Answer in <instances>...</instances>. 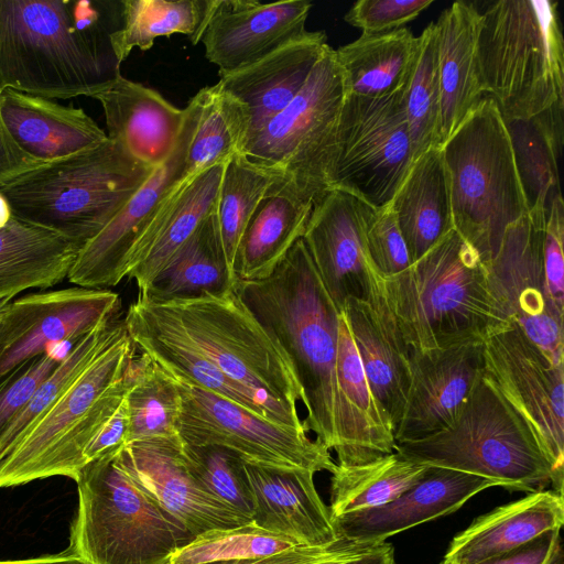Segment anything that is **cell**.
<instances>
[{"label": "cell", "mask_w": 564, "mask_h": 564, "mask_svg": "<svg viewBox=\"0 0 564 564\" xmlns=\"http://www.w3.org/2000/svg\"><path fill=\"white\" fill-rule=\"evenodd\" d=\"M403 105L414 161L440 145L441 90L435 23L417 36L416 51L403 88Z\"/></svg>", "instance_id": "44"}, {"label": "cell", "mask_w": 564, "mask_h": 564, "mask_svg": "<svg viewBox=\"0 0 564 564\" xmlns=\"http://www.w3.org/2000/svg\"><path fill=\"white\" fill-rule=\"evenodd\" d=\"M563 522V496L552 489L529 492L477 517L453 538L444 558L455 564H477L547 531L561 530Z\"/></svg>", "instance_id": "31"}, {"label": "cell", "mask_w": 564, "mask_h": 564, "mask_svg": "<svg viewBox=\"0 0 564 564\" xmlns=\"http://www.w3.org/2000/svg\"><path fill=\"white\" fill-rule=\"evenodd\" d=\"M58 361L48 350L23 364L0 382V436Z\"/></svg>", "instance_id": "49"}, {"label": "cell", "mask_w": 564, "mask_h": 564, "mask_svg": "<svg viewBox=\"0 0 564 564\" xmlns=\"http://www.w3.org/2000/svg\"><path fill=\"white\" fill-rule=\"evenodd\" d=\"M121 1L0 0V93L93 97L119 76Z\"/></svg>", "instance_id": "1"}, {"label": "cell", "mask_w": 564, "mask_h": 564, "mask_svg": "<svg viewBox=\"0 0 564 564\" xmlns=\"http://www.w3.org/2000/svg\"><path fill=\"white\" fill-rule=\"evenodd\" d=\"M326 45L325 32L307 31L252 65L219 74L218 83L249 112V139L297 96Z\"/></svg>", "instance_id": "29"}, {"label": "cell", "mask_w": 564, "mask_h": 564, "mask_svg": "<svg viewBox=\"0 0 564 564\" xmlns=\"http://www.w3.org/2000/svg\"><path fill=\"white\" fill-rule=\"evenodd\" d=\"M188 105L193 124L185 155V177L242 154L250 134V116L240 100L217 83L202 88Z\"/></svg>", "instance_id": "37"}, {"label": "cell", "mask_w": 564, "mask_h": 564, "mask_svg": "<svg viewBox=\"0 0 564 564\" xmlns=\"http://www.w3.org/2000/svg\"><path fill=\"white\" fill-rule=\"evenodd\" d=\"M216 210L197 228L151 285L139 292L152 301L219 294L234 288Z\"/></svg>", "instance_id": "39"}, {"label": "cell", "mask_w": 564, "mask_h": 564, "mask_svg": "<svg viewBox=\"0 0 564 564\" xmlns=\"http://www.w3.org/2000/svg\"><path fill=\"white\" fill-rule=\"evenodd\" d=\"M252 491L251 521L304 546H323L339 539L329 507L319 497L314 471L257 466L243 462Z\"/></svg>", "instance_id": "27"}, {"label": "cell", "mask_w": 564, "mask_h": 564, "mask_svg": "<svg viewBox=\"0 0 564 564\" xmlns=\"http://www.w3.org/2000/svg\"><path fill=\"white\" fill-rule=\"evenodd\" d=\"M155 169L110 139L45 162L0 185L12 215L80 246L94 238Z\"/></svg>", "instance_id": "4"}, {"label": "cell", "mask_w": 564, "mask_h": 564, "mask_svg": "<svg viewBox=\"0 0 564 564\" xmlns=\"http://www.w3.org/2000/svg\"><path fill=\"white\" fill-rule=\"evenodd\" d=\"M0 115L19 147L42 162L76 154L108 138L83 109L13 89L0 93Z\"/></svg>", "instance_id": "30"}, {"label": "cell", "mask_w": 564, "mask_h": 564, "mask_svg": "<svg viewBox=\"0 0 564 564\" xmlns=\"http://www.w3.org/2000/svg\"><path fill=\"white\" fill-rule=\"evenodd\" d=\"M135 351L126 328L96 356L0 462V489L76 479L86 449L127 397Z\"/></svg>", "instance_id": "6"}, {"label": "cell", "mask_w": 564, "mask_h": 564, "mask_svg": "<svg viewBox=\"0 0 564 564\" xmlns=\"http://www.w3.org/2000/svg\"><path fill=\"white\" fill-rule=\"evenodd\" d=\"M417 37L400 28L390 32L362 33L335 50L346 95L380 97L401 90L409 78Z\"/></svg>", "instance_id": "38"}, {"label": "cell", "mask_w": 564, "mask_h": 564, "mask_svg": "<svg viewBox=\"0 0 564 564\" xmlns=\"http://www.w3.org/2000/svg\"><path fill=\"white\" fill-rule=\"evenodd\" d=\"M12 217L11 208L7 199L0 194V229L3 228Z\"/></svg>", "instance_id": "58"}, {"label": "cell", "mask_w": 564, "mask_h": 564, "mask_svg": "<svg viewBox=\"0 0 564 564\" xmlns=\"http://www.w3.org/2000/svg\"><path fill=\"white\" fill-rule=\"evenodd\" d=\"M340 312L370 388L395 432L410 387V349L389 306L382 276L372 262L365 299L348 297Z\"/></svg>", "instance_id": "22"}, {"label": "cell", "mask_w": 564, "mask_h": 564, "mask_svg": "<svg viewBox=\"0 0 564 564\" xmlns=\"http://www.w3.org/2000/svg\"><path fill=\"white\" fill-rule=\"evenodd\" d=\"M154 302L210 362L260 398L281 423L304 425L297 412V402L304 403V395L293 365L235 285L219 294Z\"/></svg>", "instance_id": "10"}, {"label": "cell", "mask_w": 564, "mask_h": 564, "mask_svg": "<svg viewBox=\"0 0 564 564\" xmlns=\"http://www.w3.org/2000/svg\"><path fill=\"white\" fill-rule=\"evenodd\" d=\"M0 564H90L82 558L73 556L65 551L57 554L44 555L26 560L0 561Z\"/></svg>", "instance_id": "57"}, {"label": "cell", "mask_w": 564, "mask_h": 564, "mask_svg": "<svg viewBox=\"0 0 564 564\" xmlns=\"http://www.w3.org/2000/svg\"><path fill=\"white\" fill-rule=\"evenodd\" d=\"M375 209L357 197L327 191L313 206L302 237L326 291L341 311L368 288L366 230Z\"/></svg>", "instance_id": "21"}, {"label": "cell", "mask_w": 564, "mask_h": 564, "mask_svg": "<svg viewBox=\"0 0 564 564\" xmlns=\"http://www.w3.org/2000/svg\"><path fill=\"white\" fill-rule=\"evenodd\" d=\"M499 482L454 469L427 466L424 476L392 501L332 518L338 539L376 545L394 534L457 511Z\"/></svg>", "instance_id": "23"}, {"label": "cell", "mask_w": 564, "mask_h": 564, "mask_svg": "<svg viewBox=\"0 0 564 564\" xmlns=\"http://www.w3.org/2000/svg\"><path fill=\"white\" fill-rule=\"evenodd\" d=\"M185 111V122L172 156L154 170L94 238L82 246L67 275L70 283L88 289H107L128 276L130 254L145 224L160 200L185 177V155L193 124L188 105Z\"/></svg>", "instance_id": "19"}, {"label": "cell", "mask_w": 564, "mask_h": 564, "mask_svg": "<svg viewBox=\"0 0 564 564\" xmlns=\"http://www.w3.org/2000/svg\"><path fill=\"white\" fill-rule=\"evenodd\" d=\"M135 357L131 364L132 382L126 397V445L159 438H181L177 432L181 394L176 380L148 356L140 354L139 358Z\"/></svg>", "instance_id": "42"}, {"label": "cell", "mask_w": 564, "mask_h": 564, "mask_svg": "<svg viewBox=\"0 0 564 564\" xmlns=\"http://www.w3.org/2000/svg\"><path fill=\"white\" fill-rule=\"evenodd\" d=\"M367 252L382 276L398 274L412 264L398 221L390 206L375 209L366 230Z\"/></svg>", "instance_id": "48"}, {"label": "cell", "mask_w": 564, "mask_h": 564, "mask_svg": "<svg viewBox=\"0 0 564 564\" xmlns=\"http://www.w3.org/2000/svg\"><path fill=\"white\" fill-rule=\"evenodd\" d=\"M130 479L192 534L251 522L214 496L187 469L181 438L124 445L116 455Z\"/></svg>", "instance_id": "17"}, {"label": "cell", "mask_w": 564, "mask_h": 564, "mask_svg": "<svg viewBox=\"0 0 564 564\" xmlns=\"http://www.w3.org/2000/svg\"><path fill=\"white\" fill-rule=\"evenodd\" d=\"M313 206L280 178L274 182L238 243L232 265L236 280L259 281L271 275L303 237Z\"/></svg>", "instance_id": "33"}, {"label": "cell", "mask_w": 564, "mask_h": 564, "mask_svg": "<svg viewBox=\"0 0 564 564\" xmlns=\"http://www.w3.org/2000/svg\"><path fill=\"white\" fill-rule=\"evenodd\" d=\"M337 465L352 466L392 454L394 430L376 399L340 312L337 341Z\"/></svg>", "instance_id": "28"}, {"label": "cell", "mask_w": 564, "mask_h": 564, "mask_svg": "<svg viewBox=\"0 0 564 564\" xmlns=\"http://www.w3.org/2000/svg\"><path fill=\"white\" fill-rule=\"evenodd\" d=\"M312 2L209 0L198 42L218 74L245 68L304 35Z\"/></svg>", "instance_id": "18"}, {"label": "cell", "mask_w": 564, "mask_h": 564, "mask_svg": "<svg viewBox=\"0 0 564 564\" xmlns=\"http://www.w3.org/2000/svg\"><path fill=\"white\" fill-rule=\"evenodd\" d=\"M111 453L78 473L66 553L90 564H166L196 536L143 492Z\"/></svg>", "instance_id": "8"}, {"label": "cell", "mask_w": 564, "mask_h": 564, "mask_svg": "<svg viewBox=\"0 0 564 564\" xmlns=\"http://www.w3.org/2000/svg\"><path fill=\"white\" fill-rule=\"evenodd\" d=\"M564 202L556 198L546 217L542 252L545 280L555 305L564 311Z\"/></svg>", "instance_id": "51"}, {"label": "cell", "mask_w": 564, "mask_h": 564, "mask_svg": "<svg viewBox=\"0 0 564 564\" xmlns=\"http://www.w3.org/2000/svg\"><path fill=\"white\" fill-rule=\"evenodd\" d=\"M482 378L522 416L563 496L564 365H555L513 322L484 343Z\"/></svg>", "instance_id": "14"}, {"label": "cell", "mask_w": 564, "mask_h": 564, "mask_svg": "<svg viewBox=\"0 0 564 564\" xmlns=\"http://www.w3.org/2000/svg\"><path fill=\"white\" fill-rule=\"evenodd\" d=\"M345 562V561H344ZM343 562H338V561H328V562H321V563H316V564H340Z\"/></svg>", "instance_id": "60"}, {"label": "cell", "mask_w": 564, "mask_h": 564, "mask_svg": "<svg viewBox=\"0 0 564 564\" xmlns=\"http://www.w3.org/2000/svg\"><path fill=\"white\" fill-rule=\"evenodd\" d=\"M505 124L528 215L545 225L552 203L562 197L558 161L564 142V107L530 119H508Z\"/></svg>", "instance_id": "36"}, {"label": "cell", "mask_w": 564, "mask_h": 564, "mask_svg": "<svg viewBox=\"0 0 564 564\" xmlns=\"http://www.w3.org/2000/svg\"><path fill=\"white\" fill-rule=\"evenodd\" d=\"M82 246L12 215L0 229V301L28 289H47L65 278Z\"/></svg>", "instance_id": "35"}, {"label": "cell", "mask_w": 564, "mask_h": 564, "mask_svg": "<svg viewBox=\"0 0 564 564\" xmlns=\"http://www.w3.org/2000/svg\"><path fill=\"white\" fill-rule=\"evenodd\" d=\"M126 328L124 319L118 316L101 323L72 344L66 355L35 390L24 409L1 434L0 462L75 378Z\"/></svg>", "instance_id": "43"}, {"label": "cell", "mask_w": 564, "mask_h": 564, "mask_svg": "<svg viewBox=\"0 0 564 564\" xmlns=\"http://www.w3.org/2000/svg\"><path fill=\"white\" fill-rule=\"evenodd\" d=\"M340 564H395L394 547L391 543L382 542Z\"/></svg>", "instance_id": "56"}, {"label": "cell", "mask_w": 564, "mask_h": 564, "mask_svg": "<svg viewBox=\"0 0 564 564\" xmlns=\"http://www.w3.org/2000/svg\"><path fill=\"white\" fill-rule=\"evenodd\" d=\"M484 344L409 351L410 387L395 443L417 441L448 427L481 377Z\"/></svg>", "instance_id": "20"}, {"label": "cell", "mask_w": 564, "mask_h": 564, "mask_svg": "<svg viewBox=\"0 0 564 564\" xmlns=\"http://www.w3.org/2000/svg\"><path fill=\"white\" fill-rule=\"evenodd\" d=\"M394 452L419 465L495 480L511 491L546 489L553 478L529 425L482 376L448 427L395 443Z\"/></svg>", "instance_id": "9"}, {"label": "cell", "mask_w": 564, "mask_h": 564, "mask_svg": "<svg viewBox=\"0 0 564 564\" xmlns=\"http://www.w3.org/2000/svg\"><path fill=\"white\" fill-rule=\"evenodd\" d=\"M477 61L484 93L505 120L564 107V40L557 2L500 0L480 12Z\"/></svg>", "instance_id": "5"}, {"label": "cell", "mask_w": 564, "mask_h": 564, "mask_svg": "<svg viewBox=\"0 0 564 564\" xmlns=\"http://www.w3.org/2000/svg\"><path fill=\"white\" fill-rule=\"evenodd\" d=\"M438 564H455V563H453V562H451L448 560L443 558V561L440 562Z\"/></svg>", "instance_id": "61"}, {"label": "cell", "mask_w": 564, "mask_h": 564, "mask_svg": "<svg viewBox=\"0 0 564 564\" xmlns=\"http://www.w3.org/2000/svg\"><path fill=\"white\" fill-rule=\"evenodd\" d=\"M91 98L102 107L108 139L152 169L169 161L185 122V108L122 75Z\"/></svg>", "instance_id": "26"}, {"label": "cell", "mask_w": 564, "mask_h": 564, "mask_svg": "<svg viewBox=\"0 0 564 564\" xmlns=\"http://www.w3.org/2000/svg\"><path fill=\"white\" fill-rule=\"evenodd\" d=\"M434 23L442 147L485 96L477 61L480 11L471 2L456 1Z\"/></svg>", "instance_id": "32"}, {"label": "cell", "mask_w": 564, "mask_h": 564, "mask_svg": "<svg viewBox=\"0 0 564 564\" xmlns=\"http://www.w3.org/2000/svg\"><path fill=\"white\" fill-rule=\"evenodd\" d=\"M432 3L433 0H359L344 19L362 33L390 32L414 20Z\"/></svg>", "instance_id": "50"}, {"label": "cell", "mask_w": 564, "mask_h": 564, "mask_svg": "<svg viewBox=\"0 0 564 564\" xmlns=\"http://www.w3.org/2000/svg\"><path fill=\"white\" fill-rule=\"evenodd\" d=\"M121 300L108 289L83 286L30 293L10 301L0 317V382L51 345L87 335L120 316Z\"/></svg>", "instance_id": "16"}, {"label": "cell", "mask_w": 564, "mask_h": 564, "mask_svg": "<svg viewBox=\"0 0 564 564\" xmlns=\"http://www.w3.org/2000/svg\"><path fill=\"white\" fill-rule=\"evenodd\" d=\"M183 456L189 473L219 500L251 520L252 491L243 460L235 452L215 445L183 443Z\"/></svg>", "instance_id": "47"}, {"label": "cell", "mask_w": 564, "mask_h": 564, "mask_svg": "<svg viewBox=\"0 0 564 564\" xmlns=\"http://www.w3.org/2000/svg\"><path fill=\"white\" fill-rule=\"evenodd\" d=\"M477 564H564L561 530L547 531L514 550Z\"/></svg>", "instance_id": "53"}, {"label": "cell", "mask_w": 564, "mask_h": 564, "mask_svg": "<svg viewBox=\"0 0 564 564\" xmlns=\"http://www.w3.org/2000/svg\"><path fill=\"white\" fill-rule=\"evenodd\" d=\"M372 546L375 545L360 544L339 539L332 544L323 546L299 545L270 556L203 564H316L328 561L344 562L364 554Z\"/></svg>", "instance_id": "52"}, {"label": "cell", "mask_w": 564, "mask_h": 564, "mask_svg": "<svg viewBox=\"0 0 564 564\" xmlns=\"http://www.w3.org/2000/svg\"><path fill=\"white\" fill-rule=\"evenodd\" d=\"M123 319L135 349L174 379L217 393L261 417L281 423L260 398L210 362L159 303L139 293Z\"/></svg>", "instance_id": "24"}, {"label": "cell", "mask_w": 564, "mask_h": 564, "mask_svg": "<svg viewBox=\"0 0 564 564\" xmlns=\"http://www.w3.org/2000/svg\"><path fill=\"white\" fill-rule=\"evenodd\" d=\"M278 180L274 173L249 162L243 154L234 156L225 164L216 214L232 273L240 238L260 202Z\"/></svg>", "instance_id": "45"}, {"label": "cell", "mask_w": 564, "mask_h": 564, "mask_svg": "<svg viewBox=\"0 0 564 564\" xmlns=\"http://www.w3.org/2000/svg\"><path fill=\"white\" fill-rule=\"evenodd\" d=\"M403 88L380 97L346 95L328 191L348 193L373 209L391 203L414 162Z\"/></svg>", "instance_id": "12"}, {"label": "cell", "mask_w": 564, "mask_h": 564, "mask_svg": "<svg viewBox=\"0 0 564 564\" xmlns=\"http://www.w3.org/2000/svg\"><path fill=\"white\" fill-rule=\"evenodd\" d=\"M128 412L126 399L110 421L97 434L85 452V462L88 464L95 459L118 452L127 443Z\"/></svg>", "instance_id": "54"}, {"label": "cell", "mask_w": 564, "mask_h": 564, "mask_svg": "<svg viewBox=\"0 0 564 564\" xmlns=\"http://www.w3.org/2000/svg\"><path fill=\"white\" fill-rule=\"evenodd\" d=\"M43 163L19 147L0 115V185Z\"/></svg>", "instance_id": "55"}, {"label": "cell", "mask_w": 564, "mask_h": 564, "mask_svg": "<svg viewBox=\"0 0 564 564\" xmlns=\"http://www.w3.org/2000/svg\"><path fill=\"white\" fill-rule=\"evenodd\" d=\"M225 164L186 176L160 200L135 242L129 279L144 292L217 209Z\"/></svg>", "instance_id": "25"}, {"label": "cell", "mask_w": 564, "mask_h": 564, "mask_svg": "<svg viewBox=\"0 0 564 564\" xmlns=\"http://www.w3.org/2000/svg\"><path fill=\"white\" fill-rule=\"evenodd\" d=\"M382 280L411 350L484 344L511 324L489 291L479 257L455 230L408 269Z\"/></svg>", "instance_id": "3"}, {"label": "cell", "mask_w": 564, "mask_h": 564, "mask_svg": "<svg viewBox=\"0 0 564 564\" xmlns=\"http://www.w3.org/2000/svg\"><path fill=\"white\" fill-rule=\"evenodd\" d=\"M454 230L482 264L498 252L506 229L528 214L503 117L484 96L442 145Z\"/></svg>", "instance_id": "7"}, {"label": "cell", "mask_w": 564, "mask_h": 564, "mask_svg": "<svg viewBox=\"0 0 564 564\" xmlns=\"http://www.w3.org/2000/svg\"><path fill=\"white\" fill-rule=\"evenodd\" d=\"M9 302H4V301H0V317H1V313L4 308V306L8 304Z\"/></svg>", "instance_id": "59"}, {"label": "cell", "mask_w": 564, "mask_h": 564, "mask_svg": "<svg viewBox=\"0 0 564 564\" xmlns=\"http://www.w3.org/2000/svg\"><path fill=\"white\" fill-rule=\"evenodd\" d=\"M426 469L395 452L366 464L337 465L330 479L332 518L392 501L416 484Z\"/></svg>", "instance_id": "40"}, {"label": "cell", "mask_w": 564, "mask_h": 564, "mask_svg": "<svg viewBox=\"0 0 564 564\" xmlns=\"http://www.w3.org/2000/svg\"><path fill=\"white\" fill-rule=\"evenodd\" d=\"M208 7L209 0H121L122 24L111 35L118 59L122 63L134 47L148 51L156 39L176 33L197 44Z\"/></svg>", "instance_id": "41"}, {"label": "cell", "mask_w": 564, "mask_h": 564, "mask_svg": "<svg viewBox=\"0 0 564 564\" xmlns=\"http://www.w3.org/2000/svg\"><path fill=\"white\" fill-rule=\"evenodd\" d=\"M544 228L522 216L506 229L497 254L484 267L489 291L508 319L555 365H564V311L553 302L545 280Z\"/></svg>", "instance_id": "15"}, {"label": "cell", "mask_w": 564, "mask_h": 564, "mask_svg": "<svg viewBox=\"0 0 564 564\" xmlns=\"http://www.w3.org/2000/svg\"><path fill=\"white\" fill-rule=\"evenodd\" d=\"M345 97L344 75L327 44L302 90L248 140L242 154L315 204L328 191Z\"/></svg>", "instance_id": "11"}, {"label": "cell", "mask_w": 564, "mask_h": 564, "mask_svg": "<svg viewBox=\"0 0 564 564\" xmlns=\"http://www.w3.org/2000/svg\"><path fill=\"white\" fill-rule=\"evenodd\" d=\"M295 546H299V543L293 539L262 529L251 521L236 528L210 530L198 534L187 545L175 551L167 564L257 558Z\"/></svg>", "instance_id": "46"}, {"label": "cell", "mask_w": 564, "mask_h": 564, "mask_svg": "<svg viewBox=\"0 0 564 564\" xmlns=\"http://www.w3.org/2000/svg\"><path fill=\"white\" fill-rule=\"evenodd\" d=\"M235 289L288 354L304 395V426L328 451L337 447V341L340 311L301 238L274 271Z\"/></svg>", "instance_id": "2"}, {"label": "cell", "mask_w": 564, "mask_h": 564, "mask_svg": "<svg viewBox=\"0 0 564 564\" xmlns=\"http://www.w3.org/2000/svg\"><path fill=\"white\" fill-rule=\"evenodd\" d=\"M175 380L181 394L177 432L184 444L225 447L257 466L335 471L329 451L311 438L304 425L267 420L217 393Z\"/></svg>", "instance_id": "13"}, {"label": "cell", "mask_w": 564, "mask_h": 564, "mask_svg": "<svg viewBox=\"0 0 564 564\" xmlns=\"http://www.w3.org/2000/svg\"><path fill=\"white\" fill-rule=\"evenodd\" d=\"M412 263L454 230L442 147L420 155L389 204Z\"/></svg>", "instance_id": "34"}]
</instances>
